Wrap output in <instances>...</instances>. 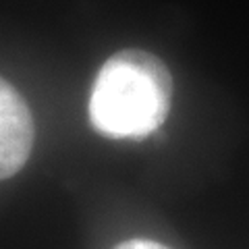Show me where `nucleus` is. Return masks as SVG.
Wrapping results in <instances>:
<instances>
[{"instance_id":"f257e3e1","label":"nucleus","mask_w":249,"mask_h":249,"mask_svg":"<svg viewBox=\"0 0 249 249\" xmlns=\"http://www.w3.org/2000/svg\"><path fill=\"white\" fill-rule=\"evenodd\" d=\"M173 102V77L156 54L121 50L98 71L89 123L108 139H143L162 127Z\"/></svg>"},{"instance_id":"f03ea898","label":"nucleus","mask_w":249,"mask_h":249,"mask_svg":"<svg viewBox=\"0 0 249 249\" xmlns=\"http://www.w3.org/2000/svg\"><path fill=\"white\" fill-rule=\"evenodd\" d=\"M34 137V116L25 98L0 77V181L25 166Z\"/></svg>"},{"instance_id":"7ed1b4c3","label":"nucleus","mask_w":249,"mask_h":249,"mask_svg":"<svg viewBox=\"0 0 249 249\" xmlns=\"http://www.w3.org/2000/svg\"><path fill=\"white\" fill-rule=\"evenodd\" d=\"M114 249H170V247L158 243V241H152V239H129L124 243L116 245Z\"/></svg>"}]
</instances>
